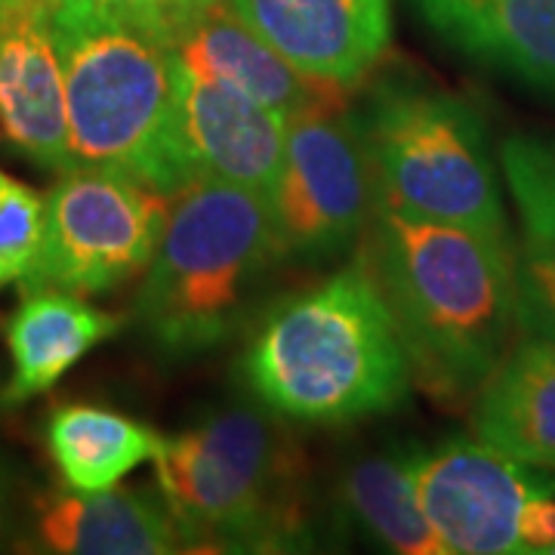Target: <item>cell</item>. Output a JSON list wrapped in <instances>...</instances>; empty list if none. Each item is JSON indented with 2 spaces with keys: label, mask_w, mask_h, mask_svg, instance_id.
Wrapping results in <instances>:
<instances>
[{
  "label": "cell",
  "mask_w": 555,
  "mask_h": 555,
  "mask_svg": "<svg viewBox=\"0 0 555 555\" xmlns=\"http://www.w3.org/2000/svg\"><path fill=\"white\" fill-rule=\"evenodd\" d=\"M367 266L392 306L420 383L476 396L516 334V244L377 207Z\"/></svg>",
  "instance_id": "cell-1"
},
{
  "label": "cell",
  "mask_w": 555,
  "mask_h": 555,
  "mask_svg": "<svg viewBox=\"0 0 555 555\" xmlns=\"http://www.w3.org/2000/svg\"><path fill=\"white\" fill-rule=\"evenodd\" d=\"M241 377L281 420L343 426L398 408L414 364L367 259L278 302L250 337Z\"/></svg>",
  "instance_id": "cell-2"
},
{
  "label": "cell",
  "mask_w": 555,
  "mask_h": 555,
  "mask_svg": "<svg viewBox=\"0 0 555 555\" xmlns=\"http://www.w3.org/2000/svg\"><path fill=\"white\" fill-rule=\"evenodd\" d=\"M284 259L266 195L195 177L173 195L139 287V324L160 356H204L250 324Z\"/></svg>",
  "instance_id": "cell-3"
},
{
  "label": "cell",
  "mask_w": 555,
  "mask_h": 555,
  "mask_svg": "<svg viewBox=\"0 0 555 555\" xmlns=\"http://www.w3.org/2000/svg\"><path fill=\"white\" fill-rule=\"evenodd\" d=\"M75 167L137 179L173 198L195 179L182 137L177 53L96 3L50 16Z\"/></svg>",
  "instance_id": "cell-4"
},
{
  "label": "cell",
  "mask_w": 555,
  "mask_h": 555,
  "mask_svg": "<svg viewBox=\"0 0 555 555\" xmlns=\"http://www.w3.org/2000/svg\"><path fill=\"white\" fill-rule=\"evenodd\" d=\"M155 466L182 543L275 553L306 540L302 460L281 416L254 398L164 438Z\"/></svg>",
  "instance_id": "cell-5"
},
{
  "label": "cell",
  "mask_w": 555,
  "mask_h": 555,
  "mask_svg": "<svg viewBox=\"0 0 555 555\" xmlns=\"http://www.w3.org/2000/svg\"><path fill=\"white\" fill-rule=\"evenodd\" d=\"M361 124L377 207L509 238L488 133L466 102L389 80Z\"/></svg>",
  "instance_id": "cell-6"
},
{
  "label": "cell",
  "mask_w": 555,
  "mask_h": 555,
  "mask_svg": "<svg viewBox=\"0 0 555 555\" xmlns=\"http://www.w3.org/2000/svg\"><path fill=\"white\" fill-rule=\"evenodd\" d=\"M170 204L173 198L120 173L65 170L43 195V235L22 291L56 287L80 297L115 291L149 269Z\"/></svg>",
  "instance_id": "cell-7"
},
{
  "label": "cell",
  "mask_w": 555,
  "mask_h": 555,
  "mask_svg": "<svg viewBox=\"0 0 555 555\" xmlns=\"http://www.w3.org/2000/svg\"><path fill=\"white\" fill-rule=\"evenodd\" d=\"M269 204L287 259L331 257L352 244L377 210L361 118L331 100H318L287 120Z\"/></svg>",
  "instance_id": "cell-8"
},
{
  "label": "cell",
  "mask_w": 555,
  "mask_h": 555,
  "mask_svg": "<svg viewBox=\"0 0 555 555\" xmlns=\"http://www.w3.org/2000/svg\"><path fill=\"white\" fill-rule=\"evenodd\" d=\"M416 494L444 555H509L528 553V516L553 481L485 441L456 438L420 454Z\"/></svg>",
  "instance_id": "cell-9"
},
{
  "label": "cell",
  "mask_w": 555,
  "mask_h": 555,
  "mask_svg": "<svg viewBox=\"0 0 555 555\" xmlns=\"http://www.w3.org/2000/svg\"><path fill=\"white\" fill-rule=\"evenodd\" d=\"M302 78L349 90L367 78L389 50V0H225Z\"/></svg>",
  "instance_id": "cell-10"
},
{
  "label": "cell",
  "mask_w": 555,
  "mask_h": 555,
  "mask_svg": "<svg viewBox=\"0 0 555 555\" xmlns=\"http://www.w3.org/2000/svg\"><path fill=\"white\" fill-rule=\"evenodd\" d=\"M0 130L35 167H75L65 78L43 0H0Z\"/></svg>",
  "instance_id": "cell-11"
},
{
  "label": "cell",
  "mask_w": 555,
  "mask_h": 555,
  "mask_svg": "<svg viewBox=\"0 0 555 555\" xmlns=\"http://www.w3.org/2000/svg\"><path fill=\"white\" fill-rule=\"evenodd\" d=\"M177 65L182 137L195 177L232 182L269 198L284 158L287 118L229 80L179 60Z\"/></svg>",
  "instance_id": "cell-12"
},
{
  "label": "cell",
  "mask_w": 555,
  "mask_h": 555,
  "mask_svg": "<svg viewBox=\"0 0 555 555\" xmlns=\"http://www.w3.org/2000/svg\"><path fill=\"white\" fill-rule=\"evenodd\" d=\"M463 56L555 100V0H411Z\"/></svg>",
  "instance_id": "cell-13"
},
{
  "label": "cell",
  "mask_w": 555,
  "mask_h": 555,
  "mask_svg": "<svg viewBox=\"0 0 555 555\" xmlns=\"http://www.w3.org/2000/svg\"><path fill=\"white\" fill-rule=\"evenodd\" d=\"M35 531L47 553L167 555L182 537L164 496L145 491L56 488L35 500Z\"/></svg>",
  "instance_id": "cell-14"
},
{
  "label": "cell",
  "mask_w": 555,
  "mask_h": 555,
  "mask_svg": "<svg viewBox=\"0 0 555 555\" xmlns=\"http://www.w3.org/2000/svg\"><path fill=\"white\" fill-rule=\"evenodd\" d=\"M118 315L96 309L93 302L56 291H22L20 309L7 324L10 379L0 392L3 404H22L50 392L80 358L120 331Z\"/></svg>",
  "instance_id": "cell-15"
},
{
  "label": "cell",
  "mask_w": 555,
  "mask_h": 555,
  "mask_svg": "<svg viewBox=\"0 0 555 555\" xmlns=\"http://www.w3.org/2000/svg\"><path fill=\"white\" fill-rule=\"evenodd\" d=\"M478 441L537 469H555V343L528 337L506 349L478 386Z\"/></svg>",
  "instance_id": "cell-16"
},
{
  "label": "cell",
  "mask_w": 555,
  "mask_h": 555,
  "mask_svg": "<svg viewBox=\"0 0 555 555\" xmlns=\"http://www.w3.org/2000/svg\"><path fill=\"white\" fill-rule=\"evenodd\" d=\"M173 53L182 65L229 80L232 87L275 108L287 120L309 108L312 102L337 93L302 78L275 47H269L247 22L232 13L229 3H219L195 22H189L173 43Z\"/></svg>",
  "instance_id": "cell-17"
},
{
  "label": "cell",
  "mask_w": 555,
  "mask_h": 555,
  "mask_svg": "<svg viewBox=\"0 0 555 555\" xmlns=\"http://www.w3.org/2000/svg\"><path fill=\"white\" fill-rule=\"evenodd\" d=\"M164 438L133 416L100 404H65L47 420V448L75 491H105L155 460Z\"/></svg>",
  "instance_id": "cell-18"
},
{
  "label": "cell",
  "mask_w": 555,
  "mask_h": 555,
  "mask_svg": "<svg viewBox=\"0 0 555 555\" xmlns=\"http://www.w3.org/2000/svg\"><path fill=\"white\" fill-rule=\"evenodd\" d=\"M411 451L361 456L343 476V506L386 550L404 555H444L416 494Z\"/></svg>",
  "instance_id": "cell-19"
},
{
  "label": "cell",
  "mask_w": 555,
  "mask_h": 555,
  "mask_svg": "<svg viewBox=\"0 0 555 555\" xmlns=\"http://www.w3.org/2000/svg\"><path fill=\"white\" fill-rule=\"evenodd\" d=\"M500 170L513 192L525 235L555 241V139H503Z\"/></svg>",
  "instance_id": "cell-20"
},
{
  "label": "cell",
  "mask_w": 555,
  "mask_h": 555,
  "mask_svg": "<svg viewBox=\"0 0 555 555\" xmlns=\"http://www.w3.org/2000/svg\"><path fill=\"white\" fill-rule=\"evenodd\" d=\"M43 235V195L0 170V291L31 272Z\"/></svg>",
  "instance_id": "cell-21"
},
{
  "label": "cell",
  "mask_w": 555,
  "mask_h": 555,
  "mask_svg": "<svg viewBox=\"0 0 555 555\" xmlns=\"http://www.w3.org/2000/svg\"><path fill=\"white\" fill-rule=\"evenodd\" d=\"M516 324L555 343V241L525 235L516 244Z\"/></svg>",
  "instance_id": "cell-22"
},
{
  "label": "cell",
  "mask_w": 555,
  "mask_h": 555,
  "mask_svg": "<svg viewBox=\"0 0 555 555\" xmlns=\"http://www.w3.org/2000/svg\"><path fill=\"white\" fill-rule=\"evenodd\" d=\"M93 3L105 16L124 22V25H133V28L152 35L164 47L173 50L177 31H173V22H170L167 0H93Z\"/></svg>",
  "instance_id": "cell-23"
},
{
  "label": "cell",
  "mask_w": 555,
  "mask_h": 555,
  "mask_svg": "<svg viewBox=\"0 0 555 555\" xmlns=\"http://www.w3.org/2000/svg\"><path fill=\"white\" fill-rule=\"evenodd\" d=\"M20 534V506H16V488L7 466L0 463V550H7Z\"/></svg>",
  "instance_id": "cell-24"
},
{
  "label": "cell",
  "mask_w": 555,
  "mask_h": 555,
  "mask_svg": "<svg viewBox=\"0 0 555 555\" xmlns=\"http://www.w3.org/2000/svg\"><path fill=\"white\" fill-rule=\"evenodd\" d=\"M219 3H225V0H167V10H170V22H173V31H177V38L182 35V28L189 25V22H195L198 16H204L207 10H214ZM177 43V40H173Z\"/></svg>",
  "instance_id": "cell-25"
},
{
  "label": "cell",
  "mask_w": 555,
  "mask_h": 555,
  "mask_svg": "<svg viewBox=\"0 0 555 555\" xmlns=\"http://www.w3.org/2000/svg\"><path fill=\"white\" fill-rule=\"evenodd\" d=\"M43 3H47V10H50V16H53V13H60V10L78 7V3H90V0H43Z\"/></svg>",
  "instance_id": "cell-26"
},
{
  "label": "cell",
  "mask_w": 555,
  "mask_h": 555,
  "mask_svg": "<svg viewBox=\"0 0 555 555\" xmlns=\"http://www.w3.org/2000/svg\"><path fill=\"white\" fill-rule=\"evenodd\" d=\"M550 553H555V546H553V550H550Z\"/></svg>",
  "instance_id": "cell-27"
}]
</instances>
